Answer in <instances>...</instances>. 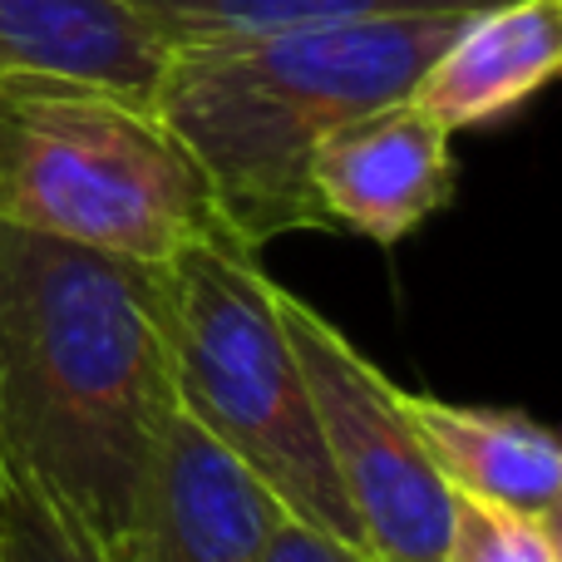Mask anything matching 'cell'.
Here are the masks:
<instances>
[{"label":"cell","mask_w":562,"mask_h":562,"mask_svg":"<svg viewBox=\"0 0 562 562\" xmlns=\"http://www.w3.org/2000/svg\"><path fill=\"white\" fill-rule=\"evenodd\" d=\"M173 409L164 267L0 223V479L128 562Z\"/></svg>","instance_id":"6da1fadb"},{"label":"cell","mask_w":562,"mask_h":562,"mask_svg":"<svg viewBox=\"0 0 562 562\" xmlns=\"http://www.w3.org/2000/svg\"><path fill=\"white\" fill-rule=\"evenodd\" d=\"M464 15H380L168 49L154 109L203 168L227 233L262 252L286 233L326 227L306 188L311 148L346 119L409 99Z\"/></svg>","instance_id":"7a4b0ae2"},{"label":"cell","mask_w":562,"mask_h":562,"mask_svg":"<svg viewBox=\"0 0 562 562\" xmlns=\"http://www.w3.org/2000/svg\"><path fill=\"white\" fill-rule=\"evenodd\" d=\"M0 223L154 267L227 227L148 99L35 69L0 75Z\"/></svg>","instance_id":"3957f363"},{"label":"cell","mask_w":562,"mask_h":562,"mask_svg":"<svg viewBox=\"0 0 562 562\" xmlns=\"http://www.w3.org/2000/svg\"><path fill=\"white\" fill-rule=\"evenodd\" d=\"M173 405L237 459L296 524L360 543L277 311V281L233 233H207L164 262Z\"/></svg>","instance_id":"277c9868"},{"label":"cell","mask_w":562,"mask_h":562,"mask_svg":"<svg viewBox=\"0 0 562 562\" xmlns=\"http://www.w3.org/2000/svg\"><path fill=\"white\" fill-rule=\"evenodd\" d=\"M277 311L296 346L321 445L366 548L380 562H439L454 494L429 469L400 390L316 306L277 286Z\"/></svg>","instance_id":"5b68a950"},{"label":"cell","mask_w":562,"mask_h":562,"mask_svg":"<svg viewBox=\"0 0 562 562\" xmlns=\"http://www.w3.org/2000/svg\"><path fill=\"white\" fill-rule=\"evenodd\" d=\"M449 138L454 134H445L409 99L336 124L306 164L321 223L370 237L375 247L405 243L454 198L459 164Z\"/></svg>","instance_id":"8992f818"},{"label":"cell","mask_w":562,"mask_h":562,"mask_svg":"<svg viewBox=\"0 0 562 562\" xmlns=\"http://www.w3.org/2000/svg\"><path fill=\"white\" fill-rule=\"evenodd\" d=\"M286 508L188 415L164 425L128 562H262Z\"/></svg>","instance_id":"52a82bcc"},{"label":"cell","mask_w":562,"mask_h":562,"mask_svg":"<svg viewBox=\"0 0 562 562\" xmlns=\"http://www.w3.org/2000/svg\"><path fill=\"white\" fill-rule=\"evenodd\" d=\"M562 65V0H504L469 10L435 59L419 69L409 104L445 134L514 114Z\"/></svg>","instance_id":"ba28073f"},{"label":"cell","mask_w":562,"mask_h":562,"mask_svg":"<svg viewBox=\"0 0 562 562\" xmlns=\"http://www.w3.org/2000/svg\"><path fill=\"white\" fill-rule=\"evenodd\" d=\"M400 405L429 469L454 498L558 518L562 445L548 425L514 409L449 405V400L405 395V390H400Z\"/></svg>","instance_id":"9c48e42d"},{"label":"cell","mask_w":562,"mask_h":562,"mask_svg":"<svg viewBox=\"0 0 562 562\" xmlns=\"http://www.w3.org/2000/svg\"><path fill=\"white\" fill-rule=\"evenodd\" d=\"M164 59L128 0H0V75H69L154 104Z\"/></svg>","instance_id":"30bf717a"},{"label":"cell","mask_w":562,"mask_h":562,"mask_svg":"<svg viewBox=\"0 0 562 562\" xmlns=\"http://www.w3.org/2000/svg\"><path fill=\"white\" fill-rule=\"evenodd\" d=\"M168 49L223 45V40L291 35V30L350 25L380 15H439V10H488L504 0H128Z\"/></svg>","instance_id":"8fae6325"},{"label":"cell","mask_w":562,"mask_h":562,"mask_svg":"<svg viewBox=\"0 0 562 562\" xmlns=\"http://www.w3.org/2000/svg\"><path fill=\"white\" fill-rule=\"evenodd\" d=\"M439 562H562L558 518L454 498V518H449Z\"/></svg>","instance_id":"7c38bea8"},{"label":"cell","mask_w":562,"mask_h":562,"mask_svg":"<svg viewBox=\"0 0 562 562\" xmlns=\"http://www.w3.org/2000/svg\"><path fill=\"white\" fill-rule=\"evenodd\" d=\"M0 562H104L65 533L30 494L5 484L0 498Z\"/></svg>","instance_id":"4fadbf2b"},{"label":"cell","mask_w":562,"mask_h":562,"mask_svg":"<svg viewBox=\"0 0 562 562\" xmlns=\"http://www.w3.org/2000/svg\"><path fill=\"white\" fill-rule=\"evenodd\" d=\"M262 562H380V558L370 553V548L330 538V533H321V528H306L286 514L272 528V538H267Z\"/></svg>","instance_id":"5bb4252c"},{"label":"cell","mask_w":562,"mask_h":562,"mask_svg":"<svg viewBox=\"0 0 562 562\" xmlns=\"http://www.w3.org/2000/svg\"><path fill=\"white\" fill-rule=\"evenodd\" d=\"M0 498H5V479H0Z\"/></svg>","instance_id":"9a60e30c"}]
</instances>
